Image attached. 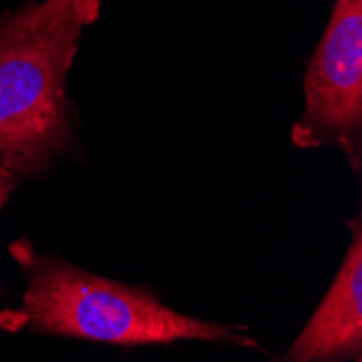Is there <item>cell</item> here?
I'll list each match as a JSON object with an SVG mask.
<instances>
[{"label": "cell", "instance_id": "3", "mask_svg": "<svg viewBox=\"0 0 362 362\" xmlns=\"http://www.w3.org/2000/svg\"><path fill=\"white\" fill-rule=\"evenodd\" d=\"M300 150L343 152L356 178L362 172V0H334L306 61L304 111L291 128Z\"/></svg>", "mask_w": 362, "mask_h": 362}, {"label": "cell", "instance_id": "4", "mask_svg": "<svg viewBox=\"0 0 362 362\" xmlns=\"http://www.w3.org/2000/svg\"><path fill=\"white\" fill-rule=\"evenodd\" d=\"M351 239L343 262L313 317L280 360L343 362L362 360V221L349 219Z\"/></svg>", "mask_w": 362, "mask_h": 362}, {"label": "cell", "instance_id": "2", "mask_svg": "<svg viewBox=\"0 0 362 362\" xmlns=\"http://www.w3.org/2000/svg\"><path fill=\"white\" fill-rule=\"evenodd\" d=\"M24 280L16 308L0 310V330L33 332L122 349L174 343H209L256 349L243 325L182 315L146 284H130L87 272L28 239L9 243Z\"/></svg>", "mask_w": 362, "mask_h": 362}, {"label": "cell", "instance_id": "1", "mask_svg": "<svg viewBox=\"0 0 362 362\" xmlns=\"http://www.w3.org/2000/svg\"><path fill=\"white\" fill-rule=\"evenodd\" d=\"M103 0H22L0 11V168L22 187L78 150L68 83Z\"/></svg>", "mask_w": 362, "mask_h": 362}, {"label": "cell", "instance_id": "5", "mask_svg": "<svg viewBox=\"0 0 362 362\" xmlns=\"http://www.w3.org/2000/svg\"><path fill=\"white\" fill-rule=\"evenodd\" d=\"M20 185L16 182L13 176H9L3 168H0V213H3V209L7 206L9 197L13 195V191L18 189Z\"/></svg>", "mask_w": 362, "mask_h": 362}]
</instances>
